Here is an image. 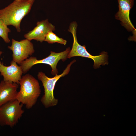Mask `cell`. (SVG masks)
Masks as SVG:
<instances>
[{"mask_svg": "<svg viewBox=\"0 0 136 136\" xmlns=\"http://www.w3.org/2000/svg\"><path fill=\"white\" fill-rule=\"evenodd\" d=\"M35 0H14L5 8L0 9V18L7 26H14L21 31L20 24L23 18L30 12Z\"/></svg>", "mask_w": 136, "mask_h": 136, "instance_id": "6da1fadb", "label": "cell"}, {"mask_svg": "<svg viewBox=\"0 0 136 136\" xmlns=\"http://www.w3.org/2000/svg\"><path fill=\"white\" fill-rule=\"evenodd\" d=\"M19 84L20 90L16 99L24 105L27 109H30L35 105L41 94L39 82L32 76L27 74L22 77Z\"/></svg>", "mask_w": 136, "mask_h": 136, "instance_id": "7a4b0ae2", "label": "cell"}, {"mask_svg": "<svg viewBox=\"0 0 136 136\" xmlns=\"http://www.w3.org/2000/svg\"><path fill=\"white\" fill-rule=\"evenodd\" d=\"M77 26L76 22L73 21L71 23L69 27L68 30L73 35V42L72 49L68 54L67 58H70L78 56L91 59L94 61V69L98 68L101 65L108 64V56L107 52H102L98 55L93 56L87 51L85 46H82L78 43L76 35Z\"/></svg>", "mask_w": 136, "mask_h": 136, "instance_id": "3957f363", "label": "cell"}, {"mask_svg": "<svg viewBox=\"0 0 136 136\" xmlns=\"http://www.w3.org/2000/svg\"><path fill=\"white\" fill-rule=\"evenodd\" d=\"M76 61L74 60L68 65L63 72L61 74L55 75L52 78L47 77L42 72H39L37 75L39 80L41 81L44 88V93L41 98V101L46 108L56 105L58 100L55 98L54 90L55 84L57 81L61 77L68 74L70 71L72 65Z\"/></svg>", "mask_w": 136, "mask_h": 136, "instance_id": "277c9868", "label": "cell"}, {"mask_svg": "<svg viewBox=\"0 0 136 136\" xmlns=\"http://www.w3.org/2000/svg\"><path fill=\"white\" fill-rule=\"evenodd\" d=\"M70 49L67 48L64 51L59 53L51 51L50 54L46 57L40 60L34 57L31 56L23 61L20 65L23 73H26L34 65L38 64H44L50 65L52 68L51 74L55 75L58 73L56 67L59 61L61 60L63 61L67 58Z\"/></svg>", "mask_w": 136, "mask_h": 136, "instance_id": "5b68a950", "label": "cell"}, {"mask_svg": "<svg viewBox=\"0 0 136 136\" xmlns=\"http://www.w3.org/2000/svg\"><path fill=\"white\" fill-rule=\"evenodd\" d=\"M23 105L16 99L9 101L0 107V125L12 127L17 123L24 111Z\"/></svg>", "mask_w": 136, "mask_h": 136, "instance_id": "8992f818", "label": "cell"}, {"mask_svg": "<svg viewBox=\"0 0 136 136\" xmlns=\"http://www.w3.org/2000/svg\"><path fill=\"white\" fill-rule=\"evenodd\" d=\"M12 42L11 45L8 48L12 52L13 60L18 64H20L35 52L33 44L27 39L18 41L12 39Z\"/></svg>", "mask_w": 136, "mask_h": 136, "instance_id": "52a82bcc", "label": "cell"}, {"mask_svg": "<svg viewBox=\"0 0 136 136\" xmlns=\"http://www.w3.org/2000/svg\"><path fill=\"white\" fill-rule=\"evenodd\" d=\"M117 0L119 11L115 15L116 18L120 21L122 25L128 31L135 30L129 18L130 10L133 6L134 0Z\"/></svg>", "mask_w": 136, "mask_h": 136, "instance_id": "ba28073f", "label": "cell"}, {"mask_svg": "<svg viewBox=\"0 0 136 136\" xmlns=\"http://www.w3.org/2000/svg\"><path fill=\"white\" fill-rule=\"evenodd\" d=\"M55 30L54 26L50 23L48 19L38 21L36 26L32 30L24 35L26 39L31 41L35 40L42 42L44 41L45 36L47 32Z\"/></svg>", "mask_w": 136, "mask_h": 136, "instance_id": "9c48e42d", "label": "cell"}, {"mask_svg": "<svg viewBox=\"0 0 136 136\" xmlns=\"http://www.w3.org/2000/svg\"><path fill=\"white\" fill-rule=\"evenodd\" d=\"M10 65L5 66L2 63L0 66L1 75L3 76L4 81L19 84L23 73L20 66H19L15 62L12 60Z\"/></svg>", "mask_w": 136, "mask_h": 136, "instance_id": "30bf717a", "label": "cell"}, {"mask_svg": "<svg viewBox=\"0 0 136 136\" xmlns=\"http://www.w3.org/2000/svg\"><path fill=\"white\" fill-rule=\"evenodd\" d=\"M18 84L3 80L0 82V107L16 99Z\"/></svg>", "mask_w": 136, "mask_h": 136, "instance_id": "8fae6325", "label": "cell"}, {"mask_svg": "<svg viewBox=\"0 0 136 136\" xmlns=\"http://www.w3.org/2000/svg\"><path fill=\"white\" fill-rule=\"evenodd\" d=\"M44 41L47 42L49 44L57 43L65 45L67 42L66 40L59 37L52 31H48L46 34Z\"/></svg>", "mask_w": 136, "mask_h": 136, "instance_id": "7c38bea8", "label": "cell"}, {"mask_svg": "<svg viewBox=\"0 0 136 136\" xmlns=\"http://www.w3.org/2000/svg\"><path fill=\"white\" fill-rule=\"evenodd\" d=\"M11 31L8 26L0 18V37L6 43H9L10 42L9 38L8 33Z\"/></svg>", "mask_w": 136, "mask_h": 136, "instance_id": "4fadbf2b", "label": "cell"}, {"mask_svg": "<svg viewBox=\"0 0 136 136\" xmlns=\"http://www.w3.org/2000/svg\"><path fill=\"white\" fill-rule=\"evenodd\" d=\"M3 53V52L2 51H0V56H1V55L2 54V53ZM2 64V63H1L0 60V66L1 65V64Z\"/></svg>", "mask_w": 136, "mask_h": 136, "instance_id": "5bb4252c", "label": "cell"}]
</instances>
